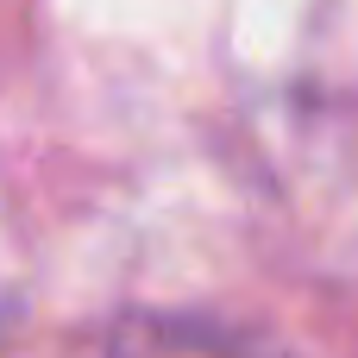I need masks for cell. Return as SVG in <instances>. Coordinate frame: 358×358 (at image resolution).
Returning <instances> with one entry per match:
<instances>
[{
	"label": "cell",
	"instance_id": "obj_1",
	"mask_svg": "<svg viewBox=\"0 0 358 358\" xmlns=\"http://www.w3.org/2000/svg\"><path fill=\"white\" fill-rule=\"evenodd\" d=\"M101 358H277L271 346L227 334L214 321H132Z\"/></svg>",
	"mask_w": 358,
	"mask_h": 358
}]
</instances>
